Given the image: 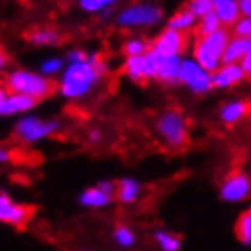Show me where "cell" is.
Instances as JSON below:
<instances>
[{
	"instance_id": "obj_26",
	"label": "cell",
	"mask_w": 251,
	"mask_h": 251,
	"mask_svg": "<svg viewBox=\"0 0 251 251\" xmlns=\"http://www.w3.org/2000/svg\"><path fill=\"white\" fill-rule=\"evenodd\" d=\"M149 50H151L149 42L140 37H132L123 44V51L126 57H143L145 53H149Z\"/></svg>"
},
{
	"instance_id": "obj_28",
	"label": "cell",
	"mask_w": 251,
	"mask_h": 251,
	"mask_svg": "<svg viewBox=\"0 0 251 251\" xmlns=\"http://www.w3.org/2000/svg\"><path fill=\"white\" fill-rule=\"evenodd\" d=\"M218 29H222V22L218 21V17H216L215 13H211L200 21V24H198V35L200 37L213 35Z\"/></svg>"
},
{
	"instance_id": "obj_18",
	"label": "cell",
	"mask_w": 251,
	"mask_h": 251,
	"mask_svg": "<svg viewBox=\"0 0 251 251\" xmlns=\"http://www.w3.org/2000/svg\"><path fill=\"white\" fill-rule=\"evenodd\" d=\"M248 46H250V41L248 39H240V37H235L231 39L227 48L224 51L222 63L224 64H238L244 55L248 53Z\"/></svg>"
},
{
	"instance_id": "obj_19",
	"label": "cell",
	"mask_w": 251,
	"mask_h": 251,
	"mask_svg": "<svg viewBox=\"0 0 251 251\" xmlns=\"http://www.w3.org/2000/svg\"><path fill=\"white\" fill-rule=\"evenodd\" d=\"M28 41L31 44H35V46H41V48H44V46H55L61 41V33L51 28H39L29 33Z\"/></svg>"
},
{
	"instance_id": "obj_16",
	"label": "cell",
	"mask_w": 251,
	"mask_h": 251,
	"mask_svg": "<svg viewBox=\"0 0 251 251\" xmlns=\"http://www.w3.org/2000/svg\"><path fill=\"white\" fill-rule=\"evenodd\" d=\"M248 112H250V105L246 101H229V103H226L222 106L220 119L226 125H235V123L242 121L248 116Z\"/></svg>"
},
{
	"instance_id": "obj_12",
	"label": "cell",
	"mask_w": 251,
	"mask_h": 251,
	"mask_svg": "<svg viewBox=\"0 0 251 251\" xmlns=\"http://www.w3.org/2000/svg\"><path fill=\"white\" fill-rule=\"evenodd\" d=\"M244 72L240 68V64H224L222 68L213 74V86L216 88H231L238 84L244 79Z\"/></svg>"
},
{
	"instance_id": "obj_41",
	"label": "cell",
	"mask_w": 251,
	"mask_h": 251,
	"mask_svg": "<svg viewBox=\"0 0 251 251\" xmlns=\"http://www.w3.org/2000/svg\"><path fill=\"white\" fill-rule=\"evenodd\" d=\"M0 116H2V108H0Z\"/></svg>"
},
{
	"instance_id": "obj_10",
	"label": "cell",
	"mask_w": 251,
	"mask_h": 251,
	"mask_svg": "<svg viewBox=\"0 0 251 251\" xmlns=\"http://www.w3.org/2000/svg\"><path fill=\"white\" fill-rule=\"evenodd\" d=\"M29 209L24 205L13 202L11 198L4 193H0V222L11 224V226H22L28 220Z\"/></svg>"
},
{
	"instance_id": "obj_7",
	"label": "cell",
	"mask_w": 251,
	"mask_h": 251,
	"mask_svg": "<svg viewBox=\"0 0 251 251\" xmlns=\"http://www.w3.org/2000/svg\"><path fill=\"white\" fill-rule=\"evenodd\" d=\"M180 83L195 94H207L213 88V74L203 70L195 59H183L180 68Z\"/></svg>"
},
{
	"instance_id": "obj_2",
	"label": "cell",
	"mask_w": 251,
	"mask_h": 251,
	"mask_svg": "<svg viewBox=\"0 0 251 251\" xmlns=\"http://www.w3.org/2000/svg\"><path fill=\"white\" fill-rule=\"evenodd\" d=\"M4 84H6L7 92L28 96L35 101L46 99L55 90L53 79L42 75L41 72L28 70V68H15V70L7 72Z\"/></svg>"
},
{
	"instance_id": "obj_40",
	"label": "cell",
	"mask_w": 251,
	"mask_h": 251,
	"mask_svg": "<svg viewBox=\"0 0 251 251\" xmlns=\"http://www.w3.org/2000/svg\"><path fill=\"white\" fill-rule=\"evenodd\" d=\"M110 15H112V7H108V9H105V11L101 13V17H103V19H108Z\"/></svg>"
},
{
	"instance_id": "obj_31",
	"label": "cell",
	"mask_w": 251,
	"mask_h": 251,
	"mask_svg": "<svg viewBox=\"0 0 251 251\" xmlns=\"http://www.w3.org/2000/svg\"><path fill=\"white\" fill-rule=\"evenodd\" d=\"M233 33L240 39H251V19L250 17H240L237 21V24L233 26Z\"/></svg>"
},
{
	"instance_id": "obj_8",
	"label": "cell",
	"mask_w": 251,
	"mask_h": 251,
	"mask_svg": "<svg viewBox=\"0 0 251 251\" xmlns=\"http://www.w3.org/2000/svg\"><path fill=\"white\" fill-rule=\"evenodd\" d=\"M251 196V178L244 173H233L220 185V198L226 203H240Z\"/></svg>"
},
{
	"instance_id": "obj_35",
	"label": "cell",
	"mask_w": 251,
	"mask_h": 251,
	"mask_svg": "<svg viewBox=\"0 0 251 251\" xmlns=\"http://www.w3.org/2000/svg\"><path fill=\"white\" fill-rule=\"evenodd\" d=\"M11 160H13V154H11V151H9L7 147L0 145V163H9Z\"/></svg>"
},
{
	"instance_id": "obj_1",
	"label": "cell",
	"mask_w": 251,
	"mask_h": 251,
	"mask_svg": "<svg viewBox=\"0 0 251 251\" xmlns=\"http://www.w3.org/2000/svg\"><path fill=\"white\" fill-rule=\"evenodd\" d=\"M108 72V66L99 53H88L86 61L66 64L64 72L57 81V90L64 99L77 101L86 98L98 88L101 79Z\"/></svg>"
},
{
	"instance_id": "obj_9",
	"label": "cell",
	"mask_w": 251,
	"mask_h": 251,
	"mask_svg": "<svg viewBox=\"0 0 251 251\" xmlns=\"http://www.w3.org/2000/svg\"><path fill=\"white\" fill-rule=\"evenodd\" d=\"M185 35L175 29H165L161 31L160 35L154 39V42L151 44V50L154 53H158L160 57H171V55H180L183 48H185Z\"/></svg>"
},
{
	"instance_id": "obj_25",
	"label": "cell",
	"mask_w": 251,
	"mask_h": 251,
	"mask_svg": "<svg viewBox=\"0 0 251 251\" xmlns=\"http://www.w3.org/2000/svg\"><path fill=\"white\" fill-rule=\"evenodd\" d=\"M112 238H114V242L119 246V248H123V250H128V248H132L136 244V233H134L128 226H116V229L112 233Z\"/></svg>"
},
{
	"instance_id": "obj_34",
	"label": "cell",
	"mask_w": 251,
	"mask_h": 251,
	"mask_svg": "<svg viewBox=\"0 0 251 251\" xmlns=\"http://www.w3.org/2000/svg\"><path fill=\"white\" fill-rule=\"evenodd\" d=\"M238 64H240V68H242V72H244L246 75H251V51H248L244 55V59Z\"/></svg>"
},
{
	"instance_id": "obj_43",
	"label": "cell",
	"mask_w": 251,
	"mask_h": 251,
	"mask_svg": "<svg viewBox=\"0 0 251 251\" xmlns=\"http://www.w3.org/2000/svg\"><path fill=\"white\" fill-rule=\"evenodd\" d=\"M237 2H242V0H237Z\"/></svg>"
},
{
	"instance_id": "obj_3",
	"label": "cell",
	"mask_w": 251,
	"mask_h": 251,
	"mask_svg": "<svg viewBox=\"0 0 251 251\" xmlns=\"http://www.w3.org/2000/svg\"><path fill=\"white\" fill-rule=\"evenodd\" d=\"M229 33L227 29H218L216 33L207 37H200L195 44V59L196 63L202 66L203 70H207L209 74H215L220 68L222 63L224 51L229 44Z\"/></svg>"
},
{
	"instance_id": "obj_21",
	"label": "cell",
	"mask_w": 251,
	"mask_h": 251,
	"mask_svg": "<svg viewBox=\"0 0 251 251\" xmlns=\"http://www.w3.org/2000/svg\"><path fill=\"white\" fill-rule=\"evenodd\" d=\"M123 74L134 83L143 81L145 79V61H143V57H126L125 63H123Z\"/></svg>"
},
{
	"instance_id": "obj_42",
	"label": "cell",
	"mask_w": 251,
	"mask_h": 251,
	"mask_svg": "<svg viewBox=\"0 0 251 251\" xmlns=\"http://www.w3.org/2000/svg\"><path fill=\"white\" fill-rule=\"evenodd\" d=\"M81 251H88V250H81Z\"/></svg>"
},
{
	"instance_id": "obj_36",
	"label": "cell",
	"mask_w": 251,
	"mask_h": 251,
	"mask_svg": "<svg viewBox=\"0 0 251 251\" xmlns=\"http://www.w3.org/2000/svg\"><path fill=\"white\" fill-rule=\"evenodd\" d=\"M240 13H242V17H250L251 19V0H242L240 2Z\"/></svg>"
},
{
	"instance_id": "obj_33",
	"label": "cell",
	"mask_w": 251,
	"mask_h": 251,
	"mask_svg": "<svg viewBox=\"0 0 251 251\" xmlns=\"http://www.w3.org/2000/svg\"><path fill=\"white\" fill-rule=\"evenodd\" d=\"M98 187L105 193V195L112 196V198H116L118 195V181H112V180H103L98 183Z\"/></svg>"
},
{
	"instance_id": "obj_24",
	"label": "cell",
	"mask_w": 251,
	"mask_h": 251,
	"mask_svg": "<svg viewBox=\"0 0 251 251\" xmlns=\"http://www.w3.org/2000/svg\"><path fill=\"white\" fill-rule=\"evenodd\" d=\"M238 240L246 246H251V207L238 216L237 227H235Z\"/></svg>"
},
{
	"instance_id": "obj_30",
	"label": "cell",
	"mask_w": 251,
	"mask_h": 251,
	"mask_svg": "<svg viewBox=\"0 0 251 251\" xmlns=\"http://www.w3.org/2000/svg\"><path fill=\"white\" fill-rule=\"evenodd\" d=\"M79 7L84 13H103L108 9L106 0H79Z\"/></svg>"
},
{
	"instance_id": "obj_20",
	"label": "cell",
	"mask_w": 251,
	"mask_h": 251,
	"mask_svg": "<svg viewBox=\"0 0 251 251\" xmlns=\"http://www.w3.org/2000/svg\"><path fill=\"white\" fill-rule=\"evenodd\" d=\"M154 240H156V246H158L160 251H180L181 250V238L167 229L154 231Z\"/></svg>"
},
{
	"instance_id": "obj_4",
	"label": "cell",
	"mask_w": 251,
	"mask_h": 251,
	"mask_svg": "<svg viewBox=\"0 0 251 251\" xmlns=\"http://www.w3.org/2000/svg\"><path fill=\"white\" fill-rule=\"evenodd\" d=\"M156 130L160 138L171 149H181L189 140L187 121L178 110H165L156 121Z\"/></svg>"
},
{
	"instance_id": "obj_32",
	"label": "cell",
	"mask_w": 251,
	"mask_h": 251,
	"mask_svg": "<svg viewBox=\"0 0 251 251\" xmlns=\"http://www.w3.org/2000/svg\"><path fill=\"white\" fill-rule=\"evenodd\" d=\"M86 59H88V53H86L83 48H72V50H68V53L64 55L66 64L81 63V61H86Z\"/></svg>"
},
{
	"instance_id": "obj_11",
	"label": "cell",
	"mask_w": 251,
	"mask_h": 251,
	"mask_svg": "<svg viewBox=\"0 0 251 251\" xmlns=\"http://www.w3.org/2000/svg\"><path fill=\"white\" fill-rule=\"evenodd\" d=\"M180 55L171 57H160V66H158V75L156 79L165 84H176L180 83V68H181Z\"/></svg>"
},
{
	"instance_id": "obj_15",
	"label": "cell",
	"mask_w": 251,
	"mask_h": 251,
	"mask_svg": "<svg viewBox=\"0 0 251 251\" xmlns=\"http://www.w3.org/2000/svg\"><path fill=\"white\" fill-rule=\"evenodd\" d=\"M141 183L138 180H134V178H123V180L118 181V198L121 203H134L140 200L141 196Z\"/></svg>"
},
{
	"instance_id": "obj_29",
	"label": "cell",
	"mask_w": 251,
	"mask_h": 251,
	"mask_svg": "<svg viewBox=\"0 0 251 251\" xmlns=\"http://www.w3.org/2000/svg\"><path fill=\"white\" fill-rule=\"evenodd\" d=\"M143 61H145V79H156L158 66H160V55L154 53L152 50H149V53L143 55Z\"/></svg>"
},
{
	"instance_id": "obj_22",
	"label": "cell",
	"mask_w": 251,
	"mask_h": 251,
	"mask_svg": "<svg viewBox=\"0 0 251 251\" xmlns=\"http://www.w3.org/2000/svg\"><path fill=\"white\" fill-rule=\"evenodd\" d=\"M64 61L63 57H57V55H50L46 59H42L41 64H39V72H41L42 75L50 77V79H53V77H61V74L64 72Z\"/></svg>"
},
{
	"instance_id": "obj_39",
	"label": "cell",
	"mask_w": 251,
	"mask_h": 251,
	"mask_svg": "<svg viewBox=\"0 0 251 251\" xmlns=\"http://www.w3.org/2000/svg\"><path fill=\"white\" fill-rule=\"evenodd\" d=\"M7 88H6V84H2L0 83V108H2V105H4V101H6V98H7Z\"/></svg>"
},
{
	"instance_id": "obj_27",
	"label": "cell",
	"mask_w": 251,
	"mask_h": 251,
	"mask_svg": "<svg viewBox=\"0 0 251 251\" xmlns=\"http://www.w3.org/2000/svg\"><path fill=\"white\" fill-rule=\"evenodd\" d=\"M187 9L195 15L196 19L202 21L203 17H207L215 11V4H213V0H189Z\"/></svg>"
},
{
	"instance_id": "obj_14",
	"label": "cell",
	"mask_w": 251,
	"mask_h": 251,
	"mask_svg": "<svg viewBox=\"0 0 251 251\" xmlns=\"http://www.w3.org/2000/svg\"><path fill=\"white\" fill-rule=\"evenodd\" d=\"M213 13L218 17V21L222 22V26H235L240 19V2L237 0H218L215 4Z\"/></svg>"
},
{
	"instance_id": "obj_37",
	"label": "cell",
	"mask_w": 251,
	"mask_h": 251,
	"mask_svg": "<svg viewBox=\"0 0 251 251\" xmlns=\"http://www.w3.org/2000/svg\"><path fill=\"white\" fill-rule=\"evenodd\" d=\"M101 136H103V134H101V130L94 128V130H90V132H88V140L94 141V143H99V141H101Z\"/></svg>"
},
{
	"instance_id": "obj_5",
	"label": "cell",
	"mask_w": 251,
	"mask_h": 251,
	"mask_svg": "<svg viewBox=\"0 0 251 251\" xmlns=\"http://www.w3.org/2000/svg\"><path fill=\"white\" fill-rule=\"evenodd\" d=\"M163 11L156 4H149V2H140V4H132V6L121 9L116 15V24L121 28H149V26H156L161 21Z\"/></svg>"
},
{
	"instance_id": "obj_23",
	"label": "cell",
	"mask_w": 251,
	"mask_h": 251,
	"mask_svg": "<svg viewBox=\"0 0 251 251\" xmlns=\"http://www.w3.org/2000/svg\"><path fill=\"white\" fill-rule=\"evenodd\" d=\"M195 24H196V17H195V15L191 13L189 9H183V11H178L176 15H173V17H171V21H169L167 28L183 33V31H187V29L193 28Z\"/></svg>"
},
{
	"instance_id": "obj_6",
	"label": "cell",
	"mask_w": 251,
	"mask_h": 251,
	"mask_svg": "<svg viewBox=\"0 0 251 251\" xmlns=\"http://www.w3.org/2000/svg\"><path fill=\"white\" fill-rule=\"evenodd\" d=\"M61 130V121L59 119H44L37 118V116H22L17 125H15V136L24 143H39L48 136H53Z\"/></svg>"
},
{
	"instance_id": "obj_13",
	"label": "cell",
	"mask_w": 251,
	"mask_h": 251,
	"mask_svg": "<svg viewBox=\"0 0 251 251\" xmlns=\"http://www.w3.org/2000/svg\"><path fill=\"white\" fill-rule=\"evenodd\" d=\"M35 99L22 96V94H11L9 92L4 105H2V116H22V114H28L31 108H35Z\"/></svg>"
},
{
	"instance_id": "obj_17",
	"label": "cell",
	"mask_w": 251,
	"mask_h": 251,
	"mask_svg": "<svg viewBox=\"0 0 251 251\" xmlns=\"http://www.w3.org/2000/svg\"><path fill=\"white\" fill-rule=\"evenodd\" d=\"M79 202L84 207H94V209H103V207H108L114 198L108 195H105L101 189L96 185V187H88L83 195L79 196Z\"/></svg>"
},
{
	"instance_id": "obj_38",
	"label": "cell",
	"mask_w": 251,
	"mask_h": 251,
	"mask_svg": "<svg viewBox=\"0 0 251 251\" xmlns=\"http://www.w3.org/2000/svg\"><path fill=\"white\" fill-rule=\"evenodd\" d=\"M6 66H7V55L4 50H0V74L6 70Z\"/></svg>"
}]
</instances>
